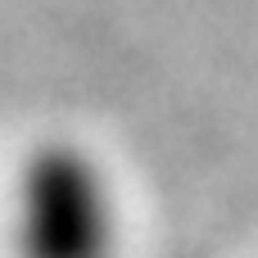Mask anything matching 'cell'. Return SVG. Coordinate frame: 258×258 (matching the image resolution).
Masks as SVG:
<instances>
[{
  "label": "cell",
  "mask_w": 258,
  "mask_h": 258,
  "mask_svg": "<svg viewBox=\"0 0 258 258\" xmlns=\"http://www.w3.org/2000/svg\"><path fill=\"white\" fill-rule=\"evenodd\" d=\"M122 209L95 154L73 141L36 145L14 186L18 258H118Z\"/></svg>",
  "instance_id": "6da1fadb"
}]
</instances>
